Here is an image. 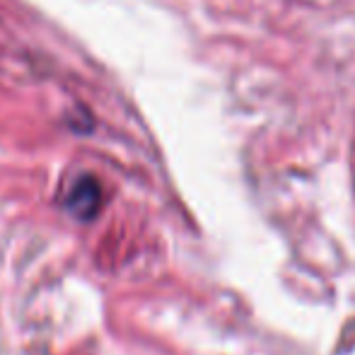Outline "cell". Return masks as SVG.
I'll use <instances>...</instances> for the list:
<instances>
[{
    "label": "cell",
    "mask_w": 355,
    "mask_h": 355,
    "mask_svg": "<svg viewBox=\"0 0 355 355\" xmlns=\"http://www.w3.org/2000/svg\"><path fill=\"white\" fill-rule=\"evenodd\" d=\"M104 203V193H102V184L92 177V174H83L71 184V189L63 196V208L68 215H73L80 223H89L94 220L102 211Z\"/></svg>",
    "instance_id": "1"
}]
</instances>
